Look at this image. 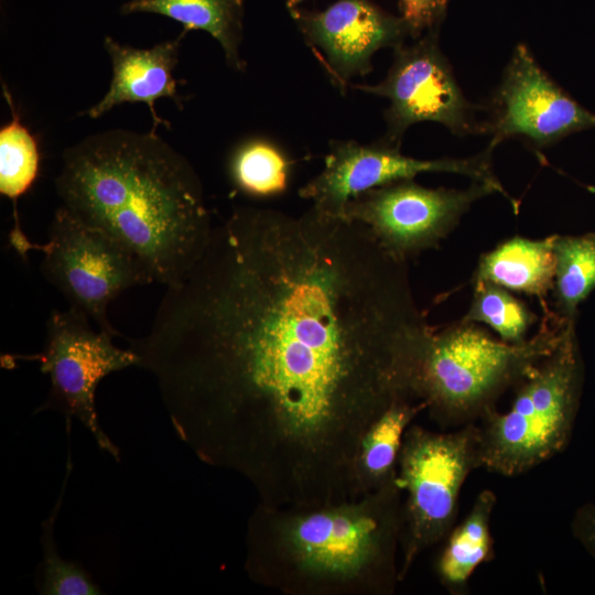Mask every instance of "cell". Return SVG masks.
Listing matches in <instances>:
<instances>
[{
	"mask_svg": "<svg viewBox=\"0 0 595 595\" xmlns=\"http://www.w3.org/2000/svg\"><path fill=\"white\" fill-rule=\"evenodd\" d=\"M496 192L494 185L479 181L453 190L402 180L356 195L340 217L366 225L389 253L408 261L437 247L474 202Z\"/></svg>",
	"mask_w": 595,
	"mask_h": 595,
	"instance_id": "9c48e42d",
	"label": "cell"
},
{
	"mask_svg": "<svg viewBox=\"0 0 595 595\" xmlns=\"http://www.w3.org/2000/svg\"><path fill=\"white\" fill-rule=\"evenodd\" d=\"M68 451L66 475L54 508L42 522L40 542L43 559L36 571V588L41 595H99L104 594L88 572L78 563L60 555L54 540V527L72 472Z\"/></svg>",
	"mask_w": 595,
	"mask_h": 595,
	"instance_id": "44dd1931",
	"label": "cell"
},
{
	"mask_svg": "<svg viewBox=\"0 0 595 595\" xmlns=\"http://www.w3.org/2000/svg\"><path fill=\"white\" fill-rule=\"evenodd\" d=\"M553 253L556 315L574 321L577 306L595 289V234L555 235Z\"/></svg>",
	"mask_w": 595,
	"mask_h": 595,
	"instance_id": "d6986e66",
	"label": "cell"
},
{
	"mask_svg": "<svg viewBox=\"0 0 595 595\" xmlns=\"http://www.w3.org/2000/svg\"><path fill=\"white\" fill-rule=\"evenodd\" d=\"M496 505L495 491H479L468 513L444 539L435 569L441 585L448 594H468L474 572L494 559L491 519Z\"/></svg>",
	"mask_w": 595,
	"mask_h": 595,
	"instance_id": "e0dca14e",
	"label": "cell"
},
{
	"mask_svg": "<svg viewBox=\"0 0 595 595\" xmlns=\"http://www.w3.org/2000/svg\"><path fill=\"white\" fill-rule=\"evenodd\" d=\"M55 188L63 207L165 286L193 267L213 228L196 171L151 130H107L66 149Z\"/></svg>",
	"mask_w": 595,
	"mask_h": 595,
	"instance_id": "7a4b0ae2",
	"label": "cell"
},
{
	"mask_svg": "<svg viewBox=\"0 0 595 595\" xmlns=\"http://www.w3.org/2000/svg\"><path fill=\"white\" fill-rule=\"evenodd\" d=\"M402 506V577L415 556L443 541L456 523L464 483L483 468L478 425L469 423L448 432L410 426L399 454Z\"/></svg>",
	"mask_w": 595,
	"mask_h": 595,
	"instance_id": "5b68a950",
	"label": "cell"
},
{
	"mask_svg": "<svg viewBox=\"0 0 595 595\" xmlns=\"http://www.w3.org/2000/svg\"><path fill=\"white\" fill-rule=\"evenodd\" d=\"M431 331L407 261L366 225L242 206L130 348L203 459L257 479L272 466L331 494L356 480L378 416L418 399Z\"/></svg>",
	"mask_w": 595,
	"mask_h": 595,
	"instance_id": "6da1fadb",
	"label": "cell"
},
{
	"mask_svg": "<svg viewBox=\"0 0 595 595\" xmlns=\"http://www.w3.org/2000/svg\"><path fill=\"white\" fill-rule=\"evenodd\" d=\"M491 149L467 159L421 160L402 154L399 145L382 139L370 144L333 140L324 169L300 190V195L318 212L340 217L347 202L363 192L421 173L445 172L491 184L515 204L491 170Z\"/></svg>",
	"mask_w": 595,
	"mask_h": 595,
	"instance_id": "8fae6325",
	"label": "cell"
},
{
	"mask_svg": "<svg viewBox=\"0 0 595 595\" xmlns=\"http://www.w3.org/2000/svg\"><path fill=\"white\" fill-rule=\"evenodd\" d=\"M305 43L332 80L345 91L350 80L372 69L371 60L385 47L404 44L407 29L371 0H335L323 10H289Z\"/></svg>",
	"mask_w": 595,
	"mask_h": 595,
	"instance_id": "7c38bea8",
	"label": "cell"
},
{
	"mask_svg": "<svg viewBox=\"0 0 595 595\" xmlns=\"http://www.w3.org/2000/svg\"><path fill=\"white\" fill-rule=\"evenodd\" d=\"M584 381V365L569 322L555 348L518 386L506 412L494 409L478 422L483 468L521 475L567 447Z\"/></svg>",
	"mask_w": 595,
	"mask_h": 595,
	"instance_id": "277c9868",
	"label": "cell"
},
{
	"mask_svg": "<svg viewBox=\"0 0 595 595\" xmlns=\"http://www.w3.org/2000/svg\"><path fill=\"white\" fill-rule=\"evenodd\" d=\"M11 120L0 129V193L11 199L14 209L12 229L20 230L17 201L25 194L35 182L40 171V149L35 137L21 122L12 95L2 84Z\"/></svg>",
	"mask_w": 595,
	"mask_h": 595,
	"instance_id": "ffe728a7",
	"label": "cell"
},
{
	"mask_svg": "<svg viewBox=\"0 0 595 595\" xmlns=\"http://www.w3.org/2000/svg\"><path fill=\"white\" fill-rule=\"evenodd\" d=\"M571 532L595 561V504H583L574 511L571 519Z\"/></svg>",
	"mask_w": 595,
	"mask_h": 595,
	"instance_id": "d4e9b609",
	"label": "cell"
},
{
	"mask_svg": "<svg viewBox=\"0 0 595 595\" xmlns=\"http://www.w3.org/2000/svg\"><path fill=\"white\" fill-rule=\"evenodd\" d=\"M399 494L396 477L375 490L360 510L337 508L296 519L288 532L291 551L314 573L349 576L371 571L391 587L402 532Z\"/></svg>",
	"mask_w": 595,
	"mask_h": 595,
	"instance_id": "8992f818",
	"label": "cell"
},
{
	"mask_svg": "<svg viewBox=\"0 0 595 595\" xmlns=\"http://www.w3.org/2000/svg\"><path fill=\"white\" fill-rule=\"evenodd\" d=\"M555 235L543 239L512 237L484 253L474 273L473 282L488 281L537 296L544 310L547 298L553 289Z\"/></svg>",
	"mask_w": 595,
	"mask_h": 595,
	"instance_id": "9a60e30c",
	"label": "cell"
},
{
	"mask_svg": "<svg viewBox=\"0 0 595 595\" xmlns=\"http://www.w3.org/2000/svg\"><path fill=\"white\" fill-rule=\"evenodd\" d=\"M108 332L94 329L90 318L80 310H53L46 323V337L41 354L31 358L40 361L42 372L48 375L46 399L33 414L57 411L71 430L77 419L94 436L101 451L120 461V450L101 429L96 411V389L109 374L139 365L138 355L129 347L112 343Z\"/></svg>",
	"mask_w": 595,
	"mask_h": 595,
	"instance_id": "ba28073f",
	"label": "cell"
},
{
	"mask_svg": "<svg viewBox=\"0 0 595 595\" xmlns=\"http://www.w3.org/2000/svg\"><path fill=\"white\" fill-rule=\"evenodd\" d=\"M473 283V300L462 320L488 325L502 342L524 343L529 329L537 320L536 314L504 286L488 281Z\"/></svg>",
	"mask_w": 595,
	"mask_h": 595,
	"instance_id": "7402d4cb",
	"label": "cell"
},
{
	"mask_svg": "<svg viewBox=\"0 0 595 595\" xmlns=\"http://www.w3.org/2000/svg\"><path fill=\"white\" fill-rule=\"evenodd\" d=\"M495 119L487 127L494 148L509 137L522 136L537 147L595 128V113L562 90L519 44L497 91Z\"/></svg>",
	"mask_w": 595,
	"mask_h": 595,
	"instance_id": "4fadbf2b",
	"label": "cell"
},
{
	"mask_svg": "<svg viewBox=\"0 0 595 595\" xmlns=\"http://www.w3.org/2000/svg\"><path fill=\"white\" fill-rule=\"evenodd\" d=\"M186 32L176 39L160 42L149 48L121 44L111 36L104 37V48L111 63V80L104 97L79 116L97 119L122 104L142 102L148 106L152 118L151 131L170 122L162 119L155 109L161 98H170L183 109L184 100L177 90L180 80L174 77L178 63L180 45Z\"/></svg>",
	"mask_w": 595,
	"mask_h": 595,
	"instance_id": "5bb4252c",
	"label": "cell"
},
{
	"mask_svg": "<svg viewBox=\"0 0 595 595\" xmlns=\"http://www.w3.org/2000/svg\"><path fill=\"white\" fill-rule=\"evenodd\" d=\"M569 322L548 312L538 333L522 344L497 340L463 320L432 329L420 358L416 397L443 429L476 423L555 348Z\"/></svg>",
	"mask_w": 595,
	"mask_h": 595,
	"instance_id": "3957f363",
	"label": "cell"
},
{
	"mask_svg": "<svg viewBox=\"0 0 595 595\" xmlns=\"http://www.w3.org/2000/svg\"><path fill=\"white\" fill-rule=\"evenodd\" d=\"M44 253L41 272L68 301L84 312L97 328L121 336L108 320L107 307L119 294L154 282L147 268L128 249L104 231L94 228L62 205L48 226L43 245L29 241Z\"/></svg>",
	"mask_w": 595,
	"mask_h": 595,
	"instance_id": "52a82bcc",
	"label": "cell"
},
{
	"mask_svg": "<svg viewBox=\"0 0 595 595\" xmlns=\"http://www.w3.org/2000/svg\"><path fill=\"white\" fill-rule=\"evenodd\" d=\"M425 410L419 399H400L390 404L365 434L358 458L360 488L377 490L397 477L403 437L412 420Z\"/></svg>",
	"mask_w": 595,
	"mask_h": 595,
	"instance_id": "ac0fdd59",
	"label": "cell"
},
{
	"mask_svg": "<svg viewBox=\"0 0 595 595\" xmlns=\"http://www.w3.org/2000/svg\"><path fill=\"white\" fill-rule=\"evenodd\" d=\"M306 0H285V6L288 10H292L294 8L300 7L301 3H303Z\"/></svg>",
	"mask_w": 595,
	"mask_h": 595,
	"instance_id": "484cf974",
	"label": "cell"
},
{
	"mask_svg": "<svg viewBox=\"0 0 595 595\" xmlns=\"http://www.w3.org/2000/svg\"><path fill=\"white\" fill-rule=\"evenodd\" d=\"M439 31L394 48L387 76L376 85H351L354 89L385 97L387 131L383 141L399 145L409 127L431 121L456 134L475 132L472 109L437 45Z\"/></svg>",
	"mask_w": 595,
	"mask_h": 595,
	"instance_id": "30bf717a",
	"label": "cell"
},
{
	"mask_svg": "<svg viewBox=\"0 0 595 595\" xmlns=\"http://www.w3.org/2000/svg\"><path fill=\"white\" fill-rule=\"evenodd\" d=\"M448 0H400V18L408 35L414 40L432 31H439Z\"/></svg>",
	"mask_w": 595,
	"mask_h": 595,
	"instance_id": "cb8c5ba5",
	"label": "cell"
},
{
	"mask_svg": "<svg viewBox=\"0 0 595 595\" xmlns=\"http://www.w3.org/2000/svg\"><path fill=\"white\" fill-rule=\"evenodd\" d=\"M120 13L159 14L181 23L186 33L204 31L219 43L229 67L240 73L247 69L240 54L245 0H128Z\"/></svg>",
	"mask_w": 595,
	"mask_h": 595,
	"instance_id": "2e32d148",
	"label": "cell"
},
{
	"mask_svg": "<svg viewBox=\"0 0 595 595\" xmlns=\"http://www.w3.org/2000/svg\"><path fill=\"white\" fill-rule=\"evenodd\" d=\"M290 162L270 141L253 138L242 142L230 160L235 183L245 192L268 196L286 188Z\"/></svg>",
	"mask_w": 595,
	"mask_h": 595,
	"instance_id": "603a6c76",
	"label": "cell"
}]
</instances>
